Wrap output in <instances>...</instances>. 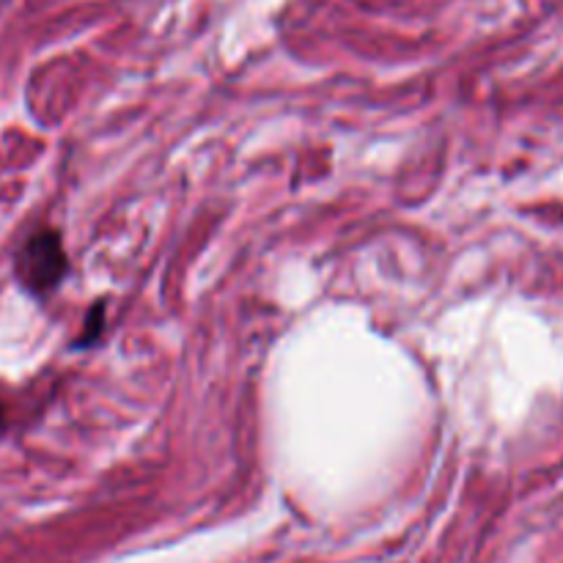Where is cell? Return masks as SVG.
<instances>
[{
	"mask_svg": "<svg viewBox=\"0 0 563 563\" xmlns=\"http://www.w3.org/2000/svg\"><path fill=\"white\" fill-rule=\"evenodd\" d=\"M14 269L22 289H27L31 295L44 297L58 289L69 269L60 236L53 229H42L27 236V242L16 253Z\"/></svg>",
	"mask_w": 563,
	"mask_h": 563,
	"instance_id": "6da1fadb",
	"label": "cell"
},
{
	"mask_svg": "<svg viewBox=\"0 0 563 563\" xmlns=\"http://www.w3.org/2000/svg\"><path fill=\"white\" fill-rule=\"evenodd\" d=\"M0 429H3V410H0Z\"/></svg>",
	"mask_w": 563,
	"mask_h": 563,
	"instance_id": "3957f363",
	"label": "cell"
},
{
	"mask_svg": "<svg viewBox=\"0 0 563 563\" xmlns=\"http://www.w3.org/2000/svg\"><path fill=\"white\" fill-rule=\"evenodd\" d=\"M102 317H104V308L102 302H97V308H93L91 313H88V322H86V335H82V344H91L93 339L99 335V330H102Z\"/></svg>",
	"mask_w": 563,
	"mask_h": 563,
	"instance_id": "7a4b0ae2",
	"label": "cell"
}]
</instances>
